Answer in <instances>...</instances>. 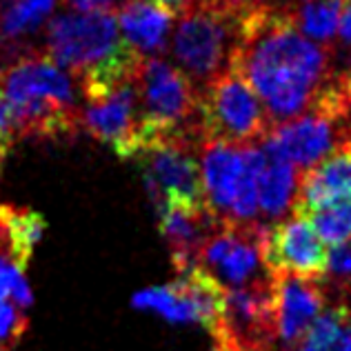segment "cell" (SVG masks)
<instances>
[{
	"label": "cell",
	"mask_w": 351,
	"mask_h": 351,
	"mask_svg": "<svg viewBox=\"0 0 351 351\" xmlns=\"http://www.w3.org/2000/svg\"><path fill=\"white\" fill-rule=\"evenodd\" d=\"M329 45L309 40L285 5L256 3L247 9L229 67L243 76L274 125L309 112L331 82Z\"/></svg>",
	"instance_id": "cell-1"
},
{
	"label": "cell",
	"mask_w": 351,
	"mask_h": 351,
	"mask_svg": "<svg viewBox=\"0 0 351 351\" xmlns=\"http://www.w3.org/2000/svg\"><path fill=\"white\" fill-rule=\"evenodd\" d=\"M45 56L76 76L87 103L134 82L145 58L127 45L109 7L51 18Z\"/></svg>",
	"instance_id": "cell-2"
},
{
	"label": "cell",
	"mask_w": 351,
	"mask_h": 351,
	"mask_svg": "<svg viewBox=\"0 0 351 351\" xmlns=\"http://www.w3.org/2000/svg\"><path fill=\"white\" fill-rule=\"evenodd\" d=\"M256 5V3H252ZM249 3L187 0L178 14L171 53L178 69L200 89L229 69Z\"/></svg>",
	"instance_id": "cell-3"
},
{
	"label": "cell",
	"mask_w": 351,
	"mask_h": 351,
	"mask_svg": "<svg viewBox=\"0 0 351 351\" xmlns=\"http://www.w3.org/2000/svg\"><path fill=\"white\" fill-rule=\"evenodd\" d=\"M351 103L334 80L322 91L309 112L274 125L263 143L265 158L278 160L302 173L334 152L349 136Z\"/></svg>",
	"instance_id": "cell-4"
},
{
	"label": "cell",
	"mask_w": 351,
	"mask_h": 351,
	"mask_svg": "<svg viewBox=\"0 0 351 351\" xmlns=\"http://www.w3.org/2000/svg\"><path fill=\"white\" fill-rule=\"evenodd\" d=\"M198 127L202 141L247 149L265 143L274 123L252 85L229 67L200 89Z\"/></svg>",
	"instance_id": "cell-5"
},
{
	"label": "cell",
	"mask_w": 351,
	"mask_h": 351,
	"mask_svg": "<svg viewBox=\"0 0 351 351\" xmlns=\"http://www.w3.org/2000/svg\"><path fill=\"white\" fill-rule=\"evenodd\" d=\"M145 147L165 138H200L198 91L184 73L160 58H143L136 76Z\"/></svg>",
	"instance_id": "cell-6"
},
{
	"label": "cell",
	"mask_w": 351,
	"mask_h": 351,
	"mask_svg": "<svg viewBox=\"0 0 351 351\" xmlns=\"http://www.w3.org/2000/svg\"><path fill=\"white\" fill-rule=\"evenodd\" d=\"M198 149L207 209L225 223H258V176L265 169V154L258 147L234 149L207 141Z\"/></svg>",
	"instance_id": "cell-7"
},
{
	"label": "cell",
	"mask_w": 351,
	"mask_h": 351,
	"mask_svg": "<svg viewBox=\"0 0 351 351\" xmlns=\"http://www.w3.org/2000/svg\"><path fill=\"white\" fill-rule=\"evenodd\" d=\"M196 147H200L196 138L176 136L149 145L134 158L143 167L145 187L156 211H160L165 202L207 205Z\"/></svg>",
	"instance_id": "cell-8"
},
{
	"label": "cell",
	"mask_w": 351,
	"mask_h": 351,
	"mask_svg": "<svg viewBox=\"0 0 351 351\" xmlns=\"http://www.w3.org/2000/svg\"><path fill=\"white\" fill-rule=\"evenodd\" d=\"M265 225L261 223H225L218 227L200 247L196 265L205 269L223 285H232L234 289L247 287L267 278V271L261 269V240Z\"/></svg>",
	"instance_id": "cell-9"
},
{
	"label": "cell",
	"mask_w": 351,
	"mask_h": 351,
	"mask_svg": "<svg viewBox=\"0 0 351 351\" xmlns=\"http://www.w3.org/2000/svg\"><path fill=\"white\" fill-rule=\"evenodd\" d=\"M327 247L309 220L293 216L265 227L261 261L267 274H287L295 278L322 280L327 271Z\"/></svg>",
	"instance_id": "cell-10"
},
{
	"label": "cell",
	"mask_w": 351,
	"mask_h": 351,
	"mask_svg": "<svg viewBox=\"0 0 351 351\" xmlns=\"http://www.w3.org/2000/svg\"><path fill=\"white\" fill-rule=\"evenodd\" d=\"M80 127H85L96 141L112 147L118 158L134 160L145 147L136 80L114 94L87 103L85 112H80Z\"/></svg>",
	"instance_id": "cell-11"
},
{
	"label": "cell",
	"mask_w": 351,
	"mask_h": 351,
	"mask_svg": "<svg viewBox=\"0 0 351 351\" xmlns=\"http://www.w3.org/2000/svg\"><path fill=\"white\" fill-rule=\"evenodd\" d=\"M325 302L327 293L320 280L295 278L287 274L271 276L276 343H280L282 351H298L307 331L320 318Z\"/></svg>",
	"instance_id": "cell-12"
},
{
	"label": "cell",
	"mask_w": 351,
	"mask_h": 351,
	"mask_svg": "<svg viewBox=\"0 0 351 351\" xmlns=\"http://www.w3.org/2000/svg\"><path fill=\"white\" fill-rule=\"evenodd\" d=\"M220 220L211 214L207 205L191 202H165L158 211V227L167 240L176 271H187L196 267L200 247L218 227Z\"/></svg>",
	"instance_id": "cell-13"
},
{
	"label": "cell",
	"mask_w": 351,
	"mask_h": 351,
	"mask_svg": "<svg viewBox=\"0 0 351 351\" xmlns=\"http://www.w3.org/2000/svg\"><path fill=\"white\" fill-rule=\"evenodd\" d=\"M345 198H351V138L340 143L313 167L298 173L291 211L293 216H302Z\"/></svg>",
	"instance_id": "cell-14"
},
{
	"label": "cell",
	"mask_w": 351,
	"mask_h": 351,
	"mask_svg": "<svg viewBox=\"0 0 351 351\" xmlns=\"http://www.w3.org/2000/svg\"><path fill=\"white\" fill-rule=\"evenodd\" d=\"M116 21L127 45L134 47L141 56L165 49L171 16L156 5L147 3V0H127L125 5H120Z\"/></svg>",
	"instance_id": "cell-15"
},
{
	"label": "cell",
	"mask_w": 351,
	"mask_h": 351,
	"mask_svg": "<svg viewBox=\"0 0 351 351\" xmlns=\"http://www.w3.org/2000/svg\"><path fill=\"white\" fill-rule=\"evenodd\" d=\"M347 0H291L285 7L293 25L313 43H329L336 36Z\"/></svg>",
	"instance_id": "cell-16"
},
{
	"label": "cell",
	"mask_w": 351,
	"mask_h": 351,
	"mask_svg": "<svg viewBox=\"0 0 351 351\" xmlns=\"http://www.w3.org/2000/svg\"><path fill=\"white\" fill-rule=\"evenodd\" d=\"M298 187V171L291 165L267 158L265 169L258 176V211L267 218H278L291 209Z\"/></svg>",
	"instance_id": "cell-17"
},
{
	"label": "cell",
	"mask_w": 351,
	"mask_h": 351,
	"mask_svg": "<svg viewBox=\"0 0 351 351\" xmlns=\"http://www.w3.org/2000/svg\"><path fill=\"white\" fill-rule=\"evenodd\" d=\"M134 307L156 311L158 316L171 322H198L196 311H193L187 295L182 293L176 280L169 285H162V287H149L145 291H138L134 295Z\"/></svg>",
	"instance_id": "cell-18"
},
{
	"label": "cell",
	"mask_w": 351,
	"mask_h": 351,
	"mask_svg": "<svg viewBox=\"0 0 351 351\" xmlns=\"http://www.w3.org/2000/svg\"><path fill=\"white\" fill-rule=\"evenodd\" d=\"M298 218L309 220V225L320 236L322 243L336 247L351 240V198L329 202V205L311 209Z\"/></svg>",
	"instance_id": "cell-19"
},
{
	"label": "cell",
	"mask_w": 351,
	"mask_h": 351,
	"mask_svg": "<svg viewBox=\"0 0 351 351\" xmlns=\"http://www.w3.org/2000/svg\"><path fill=\"white\" fill-rule=\"evenodd\" d=\"M325 293H334L343 298L338 304H347L351 298V240L343 245H336L327 254V271L322 276Z\"/></svg>",
	"instance_id": "cell-20"
},
{
	"label": "cell",
	"mask_w": 351,
	"mask_h": 351,
	"mask_svg": "<svg viewBox=\"0 0 351 351\" xmlns=\"http://www.w3.org/2000/svg\"><path fill=\"white\" fill-rule=\"evenodd\" d=\"M147 3L156 5V7L162 9V12L169 14V16H178L182 12V7L187 5V0H147Z\"/></svg>",
	"instance_id": "cell-21"
},
{
	"label": "cell",
	"mask_w": 351,
	"mask_h": 351,
	"mask_svg": "<svg viewBox=\"0 0 351 351\" xmlns=\"http://www.w3.org/2000/svg\"><path fill=\"white\" fill-rule=\"evenodd\" d=\"M67 5L76 14H87V12H94V9H103L105 7L100 0H67Z\"/></svg>",
	"instance_id": "cell-22"
},
{
	"label": "cell",
	"mask_w": 351,
	"mask_h": 351,
	"mask_svg": "<svg viewBox=\"0 0 351 351\" xmlns=\"http://www.w3.org/2000/svg\"><path fill=\"white\" fill-rule=\"evenodd\" d=\"M340 89H343V94L347 96V100L351 103V67H349V71H345L343 76H340Z\"/></svg>",
	"instance_id": "cell-23"
},
{
	"label": "cell",
	"mask_w": 351,
	"mask_h": 351,
	"mask_svg": "<svg viewBox=\"0 0 351 351\" xmlns=\"http://www.w3.org/2000/svg\"><path fill=\"white\" fill-rule=\"evenodd\" d=\"M238 3H249V5H252V3H263V0H238Z\"/></svg>",
	"instance_id": "cell-24"
},
{
	"label": "cell",
	"mask_w": 351,
	"mask_h": 351,
	"mask_svg": "<svg viewBox=\"0 0 351 351\" xmlns=\"http://www.w3.org/2000/svg\"><path fill=\"white\" fill-rule=\"evenodd\" d=\"M349 136H351V120H349Z\"/></svg>",
	"instance_id": "cell-25"
},
{
	"label": "cell",
	"mask_w": 351,
	"mask_h": 351,
	"mask_svg": "<svg viewBox=\"0 0 351 351\" xmlns=\"http://www.w3.org/2000/svg\"><path fill=\"white\" fill-rule=\"evenodd\" d=\"M100 3H103V5H105V3H107V0H100Z\"/></svg>",
	"instance_id": "cell-26"
}]
</instances>
